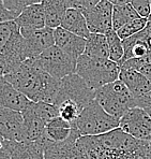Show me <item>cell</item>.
<instances>
[{
	"label": "cell",
	"instance_id": "obj_1",
	"mask_svg": "<svg viewBox=\"0 0 151 159\" xmlns=\"http://www.w3.org/2000/svg\"><path fill=\"white\" fill-rule=\"evenodd\" d=\"M3 76L31 102L54 104L60 81L42 70L33 59H26L17 69Z\"/></svg>",
	"mask_w": 151,
	"mask_h": 159
},
{
	"label": "cell",
	"instance_id": "obj_2",
	"mask_svg": "<svg viewBox=\"0 0 151 159\" xmlns=\"http://www.w3.org/2000/svg\"><path fill=\"white\" fill-rule=\"evenodd\" d=\"M26 60L25 40L14 20L0 24V70L3 75L13 72Z\"/></svg>",
	"mask_w": 151,
	"mask_h": 159
},
{
	"label": "cell",
	"instance_id": "obj_3",
	"mask_svg": "<svg viewBox=\"0 0 151 159\" xmlns=\"http://www.w3.org/2000/svg\"><path fill=\"white\" fill-rule=\"evenodd\" d=\"M75 73L90 88L97 90L119 80L120 66L110 59H97L83 54L77 59Z\"/></svg>",
	"mask_w": 151,
	"mask_h": 159
},
{
	"label": "cell",
	"instance_id": "obj_4",
	"mask_svg": "<svg viewBox=\"0 0 151 159\" xmlns=\"http://www.w3.org/2000/svg\"><path fill=\"white\" fill-rule=\"evenodd\" d=\"M120 119L110 115L94 100L82 111L74 127L82 137H97L119 128Z\"/></svg>",
	"mask_w": 151,
	"mask_h": 159
},
{
	"label": "cell",
	"instance_id": "obj_5",
	"mask_svg": "<svg viewBox=\"0 0 151 159\" xmlns=\"http://www.w3.org/2000/svg\"><path fill=\"white\" fill-rule=\"evenodd\" d=\"M96 101L110 115L121 118L129 110L136 107V99L120 80L96 90Z\"/></svg>",
	"mask_w": 151,
	"mask_h": 159
},
{
	"label": "cell",
	"instance_id": "obj_6",
	"mask_svg": "<svg viewBox=\"0 0 151 159\" xmlns=\"http://www.w3.org/2000/svg\"><path fill=\"white\" fill-rule=\"evenodd\" d=\"M33 60L42 70L59 81L76 72L77 59L56 45L33 58Z\"/></svg>",
	"mask_w": 151,
	"mask_h": 159
},
{
	"label": "cell",
	"instance_id": "obj_7",
	"mask_svg": "<svg viewBox=\"0 0 151 159\" xmlns=\"http://www.w3.org/2000/svg\"><path fill=\"white\" fill-rule=\"evenodd\" d=\"M94 100L96 90L90 88L80 75L74 73L60 81L59 90L55 98L54 104L58 106L63 101H70L75 103L83 111Z\"/></svg>",
	"mask_w": 151,
	"mask_h": 159
},
{
	"label": "cell",
	"instance_id": "obj_8",
	"mask_svg": "<svg viewBox=\"0 0 151 159\" xmlns=\"http://www.w3.org/2000/svg\"><path fill=\"white\" fill-rule=\"evenodd\" d=\"M119 128L139 141L151 142V117L145 109L133 107L120 118Z\"/></svg>",
	"mask_w": 151,
	"mask_h": 159
},
{
	"label": "cell",
	"instance_id": "obj_9",
	"mask_svg": "<svg viewBox=\"0 0 151 159\" xmlns=\"http://www.w3.org/2000/svg\"><path fill=\"white\" fill-rule=\"evenodd\" d=\"M82 135L73 126L71 135L62 142H53L48 140L44 145L45 159H88L84 151L77 144Z\"/></svg>",
	"mask_w": 151,
	"mask_h": 159
},
{
	"label": "cell",
	"instance_id": "obj_10",
	"mask_svg": "<svg viewBox=\"0 0 151 159\" xmlns=\"http://www.w3.org/2000/svg\"><path fill=\"white\" fill-rule=\"evenodd\" d=\"M113 9L108 0H101L91 9L84 11L90 34H106L113 30Z\"/></svg>",
	"mask_w": 151,
	"mask_h": 159
},
{
	"label": "cell",
	"instance_id": "obj_11",
	"mask_svg": "<svg viewBox=\"0 0 151 159\" xmlns=\"http://www.w3.org/2000/svg\"><path fill=\"white\" fill-rule=\"evenodd\" d=\"M25 40L26 59H33L43 52L55 45L54 29L44 27L41 29H20Z\"/></svg>",
	"mask_w": 151,
	"mask_h": 159
},
{
	"label": "cell",
	"instance_id": "obj_12",
	"mask_svg": "<svg viewBox=\"0 0 151 159\" xmlns=\"http://www.w3.org/2000/svg\"><path fill=\"white\" fill-rule=\"evenodd\" d=\"M0 135L4 141H25V125L22 112L0 107Z\"/></svg>",
	"mask_w": 151,
	"mask_h": 159
},
{
	"label": "cell",
	"instance_id": "obj_13",
	"mask_svg": "<svg viewBox=\"0 0 151 159\" xmlns=\"http://www.w3.org/2000/svg\"><path fill=\"white\" fill-rule=\"evenodd\" d=\"M124 56L121 62L132 58H143L151 55V29L146 26L141 31L122 40ZM120 62V64H121Z\"/></svg>",
	"mask_w": 151,
	"mask_h": 159
},
{
	"label": "cell",
	"instance_id": "obj_14",
	"mask_svg": "<svg viewBox=\"0 0 151 159\" xmlns=\"http://www.w3.org/2000/svg\"><path fill=\"white\" fill-rule=\"evenodd\" d=\"M25 125V141L38 142L45 145L48 141L46 137V124L37 115L32 107V102L22 112Z\"/></svg>",
	"mask_w": 151,
	"mask_h": 159
},
{
	"label": "cell",
	"instance_id": "obj_15",
	"mask_svg": "<svg viewBox=\"0 0 151 159\" xmlns=\"http://www.w3.org/2000/svg\"><path fill=\"white\" fill-rule=\"evenodd\" d=\"M54 40L56 46L61 48L75 59H78L84 54L87 43V39L80 38L62 27L54 29Z\"/></svg>",
	"mask_w": 151,
	"mask_h": 159
},
{
	"label": "cell",
	"instance_id": "obj_16",
	"mask_svg": "<svg viewBox=\"0 0 151 159\" xmlns=\"http://www.w3.org/2000/svg\"><path fill=\"white\" fill-rule=\"evenodd\" d=\"M2 146L11 159H45L44 146L31 141H3Z\"/></svg>",
	"mask_w": 151,
	"mask_h": 159
},
{
	"label": "cell",
	"instance_id": "obj_17",
	"mask_svg": "<svg viewBox=\"0 0 151 159\" xmlns=\"http://www.w3.org/2000/svg\"><path fill=\"white\" fill-rule=\"evenodd\" d=\"M30 103L26 96L11 85L4 76L0 78V107L23 112Z\"/></svg>",
	"mask_w": 151,
	"mask_h": 159
},
{
	"label": "cell",
	"instance_id": "obj_18",
	"mask_svg": "<svg viewBox=\"0 0 151 159\" xmlns=\"http://www.w3.org/2000/svg\"><path fill=\"white\" fill-rule=\"evenodd\" d=\"M20 29H41L46 27L45 25V15L42 3H37L25 8L19 15L14 20Z\"/></svg>",
	"mask_w": 151,
	"mask_h": 159
},
{
	"label": "cell",
	"instance_id": "obj_19",
	"mask_svg": "<svg viewBox=\"0 0 151 159\" xmlns=\"http://www.w3.org/2000/svg\"><path fill=\"white\" fill-rule=\"evenodd\" d=\"M119 80L129 88L136 100L151 92V83L138 71L120 69Z\"/></svg>",
	"mask_w": 151,
	"mask_h": 159
},
{
	"label": "cell",
	"instance_id": "obj_20",
	"mask_svg": "<svg viewBox=\"0 0 151 159\" xmlns=\"http://www.w3.org/2000/svg\"><path fill=\"white\" fill-rule=\"evenodd\" d=\"M60 27L84 39H88L90 36V31L88 29L84 13L76 9L67 10Z\"/></svg>",
	"mask_w": 151,
	"mask_h": 159
},
{
	"label": "cell",
	"instance_id": "obj_21",
	"mask_svg": "<svg viewBox=\"0 0 151 159\" xmlns=\"http://www.w3.org/2000/svg\"><path fill=\"white\" fill-rule=\"evenodd\" d=\"M41 3L45 15L46 27L52 29L60 27L64 14L68 10L66 0H42Z\"/></svg>",
	"mask_w": 151,
	"mask_h": 159
},
{
	"label": "cell",
	"instance_id": "obj_22",
	"mask_svg": "<svg viewBox=\"0 0 151 159\" xmlns=\"http://www.w3.org/2000/svg\"><path fill=\"white\" fill-rule=\"evenodd\" d=\"M84 54L97 59H110L108 42L105 34H90Z\"/></svg>",
	"mask_w": 151,
	"mask_h": 159
},
{
	"label": "cell",
	"instance_id": "obj_23",
	"mask_svg": "<svg viewBox=\"0 0 151 159\" xmlns=\"http://www.w3.org/2000/svg\"><path fill=\"white\" fill-rule=\"evenodd\" d=\"M73 126L60 116L46 124V137L53 142L66 141L71 135Z\"/></svg>",
	"mask_w": 151,
	"mask_h": 159
},
{
	"label": "cell",
	"instance_id": "obj_24",
	"mask_svg": "<svg viewBox=\"0 0 151 159\" xmlns=\"http://www.w3.org/2000/svg\"><path fill=\"white\" fill-rule=\"evenodd\" d=\"M140 17L131 3L123 6H115L113 9V30L118 31L121 27L131 20Z\"/></svg>",
	"mask_w": 151,
	"mask_h": 159
},
{
	"label": "cell",
	"instance_id": "obj_25",
	"mask_svg": "<svg viewBox=\"0 0 151 159\" xmlns=\"http://www.w3.org/2000/svg\"><path fill=\"white\" fill-rule=\"evenodd\" d=\"M108 42V50H110V59L116 64L120 65L124 56V50L122 40L119 38L115 30H111L105 34Z\"/></svg>",
	"mask_w": 151,
	"mask_h": 159
},
{
	"label": "cell",
	"instance_id": "obj_26",
	"mask_svg": "<svg viewBox=\"0 0 151 159\" xmlns=\"http://www.w3.org/2000/svg\"><path fill=\"white\" fill-rule=\"evenodd\" d=\"M32 107L37 115L45 124H48L52 119L59 116V110L55 104L47 102H32Z\"/></svg>",
	"mask_w": 151,
	"mask_h": 159
},
{
	"label": "cell",
	"instance_id": "obj_27",
	"mask_svg": "<svg viewBox=\"0 0 151 159\" xmlns=\"http://www.w3.org/2000/svg\"><path fill=\"white\" fill-rule=\"evenodd\" d=\"M147 22H148V18L138 17L136 20H133L130 23H127V25H124L123 27H121L116 32H117V34L119 36L120 39L125 40L130 38V37L134 36V34H138L139 31H141L144 28L147 26Z\"/></svg>",
	"mask_w": 151,
	"mask_h": 159
},
{
	"label": "cell",
	"instance_id": "obj_28",
	"mask_svg": "<svg viewBox=\"0 0 151 159\" xmlns=\"http://www.w3.org/2000/svg\"><path fill=\"white\" fill-rule=\"evenodd\" d=\"M2 1L9 11L15 13L18 16L25 8L32 4L41 3L42 0H2Z\"/></svg>",
	"mask_w": 151,
	"mask_h": 159
},
{
	"label": "cell",
	"instance_id": "obj_29",
	"mask_svg": "<svg viewBox=\"0 0 151 159\" xmlns=\"http://www.w3.org/2000/svg\"><path fill=\"white\" fill-rule=\"evenodd\" d=\"M100 1L101 0H66L68 9H76L82 12L88 9H91Z\"/></svg>",
	"mask_w": 151,
	"mask_h": 159
},
{
	"label": "cell",
	"instance_id": "obj_30",
	"mask_svg": "<svg viewBox=\"0 0 151 159\" xmlns=\"http://www.w3.org/2000/svg\"><path fill=\"white\" fill-rule=\"evenodd\" d=\"M131 4L140 17L148 18V16L151 14L150 0H131Z\"/></svg>",
	"mask_w": 151,
	"mask_h": 159
},
{
	"label": "cell",
	"instance_id": "obj_31",
	"mask_svg": "<svg viewBox=\"0 0 151 159\" xmlns=\"http://www.w3.org/2000/svg\"><path fill=\"white\" fill-rule=\"evenodd\" d=\"M16 17H17V15L9 11L4 6L3 1L0 0V24L4 22H9V20H14Z\"/></svg>",
	"mask_w": 151,
	"mask_h": 159
},
{
	"label": "cell",
	"instance_id": "obj_32",
	"mask_svg": "<svg viewBox=\"0 0 151 159\" xmlns=\"http://www.w3.org/2000/svg\"><path fill=\"white\" fill-rule=\"evenodd\" d=\"M139 72H140V73L148 80V82H149V83H151V62H150V64H148V65H146L145 67L141 68Z\"/></svg>",
	"mask_w": 151,
	"mask_h": 159
},
{
	"label": "cell",
	"instance_id": "obj_33",
	"mask_svg": "<svg viewBox=\"0 0 151 159\" xmlns=\"http://www.w3.org/2000/svg\"><path fill=\"white\" fill-rule=\"evenodd\" d=\"M144 159H151V142H146L144 147Z\"/></svg>",
	"mask_w": 151,
	"mask_h": 159
},
{
	"label": "cell",
	"instance_id": "obj_34",
	"mask_svg": "<svg viewBox=\"0 0 151 159\" xmlns=\"http://www.w3.org/2000/svg\"><path fill=\"white\" fill-rule=\"evenodd\" d=\"M114 7L115 6H123V4L131 3V0H108Z\"/></svg>",
	"mask_w": 151,
	"mask_h": 159
},
{
	"label": "cell",
	"instance_id": "obj_35",
	"mask_svg": "<svg viewBox=\"0 0 151 159\" xmlns=\"http://www.w3.org/2000/svg\"><path fill=\"white\" fill-rule=\"evenodd\" d=\"M0 159H11V157L9 156L8 152L4 149V147H0Z\"/></svg>",
	"mask_w": 151,
	"mask_h": 159
},
{
	"label": "cell",
	"instance_id": "obj_36",
	"mask_svg": "<svg viewBox=\"0 0 151 159\" xmlns=\"http://www.w3.org/2000/svg\"><path fill=\"white\" fill-rule=\"evenodd\" d=\"M147 26L151 29V14L148 16V22H147Z\"/></svg>",
	"mask_w": 151,
	"mask_h": 159
},
{
	"label": "cell",
	"instance_id": "obj_37",
	"mask_svg": "<svg viewBox=\"0 0 151 159\" xmlns=\"http://www.w3.org/2000/svg\"><path fill=\"white\" fill-rule=\"evenodd\" d=\"M146 111H147V113L150 115V117H151V107H147V109H145Z\"/></svg>",
	"mask_w": 151,
	"mask_h": 159
},
{
	"label": "cell",
	"instance_id": "obj_38",
	"mask_svg": "<svg viewBox=\"0 0 151 159\" xmlns=\"http://www.w3.org/2000/svg\"><path fill=\"white\" fill-rule=\"evenodd\" d=\"M3 141L4 140L1 138V135H0V147H2V144H3Z\"/></svg>",
	"mask_w": 151,
	"mask_h": 159
},
{
	"label": "cell",
	"instance_id": "obj_39",
	"mask_svg": "<svg viewBox=\"0 0 151 159\" xmlns=\"http://www.w3.org/2000/svg\"><path fill=\"white\" fill-rule=\"evenodd\" d=\"M1 76H3V73H2V71L0 70V78H1Z\"/></svg>",
	"mask_w": 151,
	"mask_h": 159
},
{
	"label": "cell",
	"instance_id": "obj_40",
	"mask_svg": "<svg viewBox=\"0 0 151 159\" xmlns=\"http://www.w3.org/2000/svg\"><path fill=\"white\" fill-rule=\"evenodd\" d=\"M150 4H151V0H150Z\"/></svg>",
	"mask_w": 151,
	"mask_h": 159
}]
</instances>
